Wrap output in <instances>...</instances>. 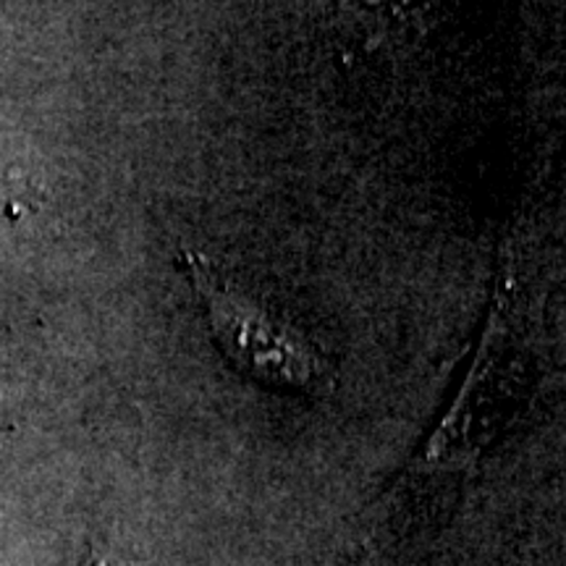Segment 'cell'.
<instances>
[{
	"label": "cell",
	"instance_id": "cell-1",
	"mask_svg": "<svg viewBox=\"0 0 566 566\" xmlns=\"http://www.w3.org/2000/svg\"><path fill=\"white\" fill-rule=\"evenodd\" d=\"M181 271L200 296L218 349L239 373L283 391H334L336 367L304 331L237 289L202 252H184Z\"/></svg>",
	"mask_w": 566,
	"mask_h": 566
},
{
	"label": "cell",
	"instance_id": "cell-2",
	"mask_svg": "<svg viewBox=\"0 0 566 566\" xmlns=\"http://www.w3.org/2000/svg\"><path fill=\"white\" fill-rule=\"evenodd\" d=\"M82 566H113V562H111V556L103 554L101 548L90 546V548H87V556H84V562H82Z\"/></svg>",
	"mask_w": 566,
	"mask_h": 566
},
{
	"label": "cell",
	"instance_id": "cell-3",
	"mask_svg": "<svg viewBox=\"0 0 566 566\" xmlns=\"http://www.w3.org/2000/svg\"><path fill=\"white\" fill-rule=\"evenodd\" d=\"M11 197H9V179H6L3 174H0V210H9V202Z\"/></svg>",
	"mask_w": 566,
	"mask_h": 566
}]
</instances>
